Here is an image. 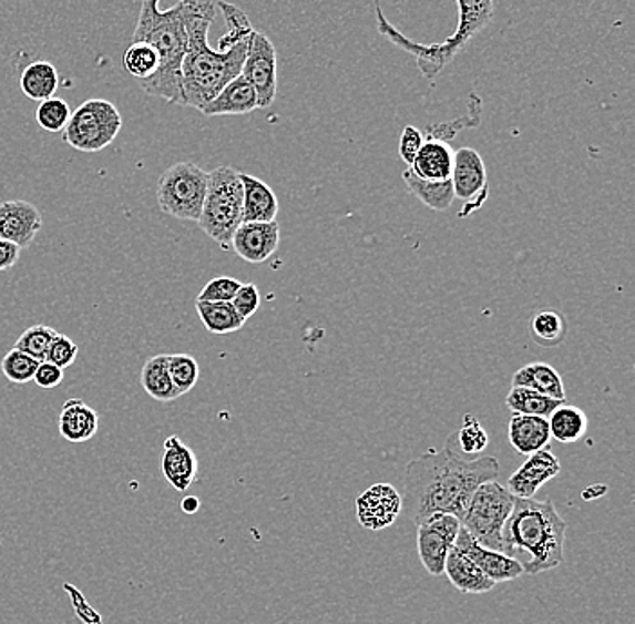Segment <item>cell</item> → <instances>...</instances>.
Returning <instances> with one entry per match:
<instances>
[{
    "label": "cell",
    "instance_id": "16",
    "mask_svg": "<svg viewBox=\"0 0 635 624\" xmlns=\"http://www.w3.org/2000/svg\"><path fill=\"white\" fill-rule=\"evenodd\" d=\"M42 214L28 201H4L0 203V238L16 244L20 249L30 247L42 229Z\"/></svg>",
    "mask_w": 635,
    "mask_h": 624
},
{
    "label": "cell",
    "instance_id": "27",
    "mask_svg": "<svg viewBox=\"0 0 635 624\" xmlns=\"http://www.w3.org/2000/svg\"><path fill=\"white\" fill-rule=\"evenodd\" d=\"M59 71L53 63L45 60H37L30 63L20 74V91L33 102H44L53 98L59 91Z\"/></svg>",
    "mask_w": 635,
    "mask_h": 624
},
{
    "label": "cell",
    "instance_id": "31",
    "mask_svg": "<svg viewBox=\"0 0 635 624\" xmlns=\"http://www.w3.org/2000/svg\"><path fill=\"white\" fill-rule=\"evenodd\" d=\"M562 402L565 401H559V399L543 396V393L534 392L531 388L524 387L511 388V392L505 397V407L510 408L513 413L545 417V419H547Z\"/></svg>",
    "mask_w": 635,
    "mask_h": 624
},
{
    "label": "cell",
    "instance_id": "26",
    "mask_svg": "<svg viewBox=\"0 0 635 624\" xmlns=\"http://www.w3.org/2000/svg\"><path fill=\"white\" fill-rule=\"evenodd\" d=\"M141 385L155 401L171 402L181 397L168 370V354H157L146 359L141 368Z\"/></svg>",
    "mask_w": 635,
    "mask_h": 624
},
{
    "label": "cell",
    "instance_id": "21",
    "mask_svg": "<svg viewBox=\"0 0 635 624\" xmlns=\"http://www.w3.org/2000/svg\"><path fill=\"white\" fill-rule=\"evenodd\" d=\"M243 181V221L244 223H272L277 221L278 197L269 186L258 177L240 174Z\"/></svg>",
    "mask_w": 635,
    "mask_h": 624
},
{
    "label": "cell",
    "instance_id": "23",
    "mask_svg": "<svg viewBox=\"0 0 635 624\" xmlns=\"http://www.w3.org/2000/svg\"><path fill=\"white\" fill-rule=\"evenodd\" d=\"M508 437L520 456H533L536 451L547 448L551 441L549 421L545 417L513 413L508 427Z\"/></svg>",
    "mask_w": 635,
    "mask_h": 624
},
{
    "label": "cell",
    "instance_id": "40",
    "mask_svg": "<svg viewBox=\"0 0 635 624\" xmlns=\"http://www.w3.org/2000/svg\"><path fill=\"white\" fill-rule=\"evenodd\" d=\"M457 444L464 456H479L490 444V437L485 433L481 422L477 421L471 413H465L461 430L457 431Z\"/></svg>",
    "mask_w": 635,
    "mask_h": 624
},
{
    "label": "cell",
    "instance_id": "3",
    "mask_svg": "<svg viewBox=\"0 0 635 624\" xmlns=\"http://www.w3.org/2000/svg\"><path fill=\"white\" fill-rule=\"evenodd\" d=\"M160 4L161 0H141L134 42L151 44L160 54V68L140 85L151 96L181 105V65L188 48L190 0H177L166 10H161Z\"/></svg>",
    "mask_w": 635,
    "mask_h": 624
},
{
    "label": "cell",
    "instance_id": "47",
    "mask_svg": "<svg viewBox=\"0 0 635 624\" xmlns=\"http://www.w3.org/2000/svg\"><path fill=\"white\" fill-rule=\"evenodd\" d=\"M201 508L199 499H195V497H188V499L183 500L181 503V509L186 511V513L192 514Z\"/></svg>",
    "mask_w": 635,
    "mask_h": 624
},
{
    "label": "cell",
    "instance_id": "37",
    "mask_svg": "<svg viewBox=\"0 0 635 624\" xmlns=\"http://www.w3.org/2000/svg\"><path fill=\"white\" fill-rule=\"evenodd\" d=\"M168 370L181 396L188 393L199 381V364L190 354H168Z\"/></svg>",
    "mask_w": 635,
    "mask_h": 624
},
{
    "label": "cell",
    "instance_id": "1",
    "mask_svg": "<svg viewBox=\"0 0 635 624\" xmlns=\"http://www.w3.org/2000/svg\"><path fill=\"white\" fill-rule=\"evenodd\" d=\"M495 457L465 460L447 444L410 460L404 473L403 509L416 525L436 513L462 520L479 485L499 480Z\"/></svg>",
    "mask_w": 635,
    "mask_h": 624
},
{
    "label": "cell",
    "instance_id": "4",
    "mask_svg": "<svg viewBox=\"0 0 635 624\" xmlns=\"http://www.w3.org/2000/svg\"><path fill=\"white\" fill-rule=\"evenodd\" d=\"M567 523L551 500L514 499L502 529V552L516 560L528 552L524 574L554 571L563 563Z\"/></svg>",
    "mask_w": 635,
    "mask_h": 624
},
{
    "label": "cell",
    "instance_id": "12",
    "mask_svg": "<svg viewBox=\"0 0 635 624\" xmlns=\"http://www.w3.org/2000/svg\"><path fill=\"white\" fill-rule=\"evenodd\" d=\"M240 76L246 78V82L257 92L258 109H267L275 102L278 85L277 49L267 34L253 31Z\"/></svg>",
    "mask_w": 635,
    "mask_h": 624
},
{
    "label": "cell",
    "instance_id": "9",
    "mask_svg": "<svg viewBox=\"0 0 635 624\" xmlns=\"http://www.w3.org/2000/svg\"><path fill=\"white\" fill-rule=\"evenodd\" d=\"M513 505V494L500 485L499 480H490L477 488L461 525L482 548L502 552V529Z\"/></svg>",
    "mask_w": 635,
    "mask_h": 624
},
{
    "label": "cell",
    "instance_id": "30",
    "mask_svg": "<svg viewBox=\"0 0 635 624\" xmlns=\"http://www.w3.org/2000/svg\"><path fill=\"white\" fill-rule=\"evenodd\" d=\"M403 181L408 190L433 212H447L455 201L450 180L441 181V183L422 181L419 180L418 175H413L410 168H407L403 172Z\"/></svg>",
    "mask_w": 635,
    "mask_h": 624
},
{
    "label": "cell",
    "instance_id": "18",
    "mask_svg": "<svg viewBox=\"0 0 635 624\" xmlns=\"http://www.w3.org/2000/svg\"><path fill=\"white\" fill-rule=\"evenodd\" d=\"M161 470L166 482L180 491L185 493L199 473V460L195 457L194 451L190 450L185 442L181 441L180 437L171 436L163 444V459H161Z\"/></svg>",
    "mask_w": 635,
    "mask_h": 624
},
{
    "label": "cell",
    "instance_id": "14",
    "mask_svg": "<svg viewBox=\"0 0 635 624\" xmlns=\"http://www.w3.org/2000/svg\"><path fill=\"white\" fill-rule=\"evenodd\" d=\"M453 548L464 554L471 563H475L485 576L495 583L519 580L524 574V565L519 560L508 556L504 552L491 551L482 548L475 538L471 536L464 528L459 529Z\"/></svg>",
    "mask_w": 635,
    "mask_h": 624
},
{
    "label": "cell",
    "instance_id": "8",
    "mask_svg": "<svg viewBox=\"0 0 635 624\" xmlns=\"http://www.w3.org/2000/svg\"><path fill=\"white\" fill-rule=\"evenodd\" d=\"M122 126L123 117L114 103L91 98L71 112L62 140L74 151L98 154L114 143Z\"/></svg>",
    "mask_w": 635,
    "mask_h": 624
},
{
    "label": "cell",
    "instance_id": "28",
    "mask_svg": "<svg viewBox=\"0 0 635 624\" xmlns=\"http://www.w3.org/2000/svg\"><path fill=\"white\" fill-rule=\"evenodd\" d=\"M551 439L563 444H573L582 441L588 430V419L582 408L562 402L556 410L547 417Z\"/></svg>",
    "mask_w": 635,
    "mask_h": 624
},
{
    "label": "cell",
    "instance_id": "5",
    "mask_svg": "<svg viewBox=\"0 0 635 624\" xmlns=\"http://www.w3.org/2000/svg\"><path fill=\"white\" fill-rule=\"evenodd\" d=\"M459 6V22L455 33L439 44H418L404 37L398 28H393L383 16V10L376 0V16H378V31L387 37L393 45L403 49L418 60L422 76L433 80L453 62L475 34L481 33L485 25L493 20V0H455Z\"/></svg>",
    "mask_w": 635,
    "mask_h": 624
},
{
    "label": "cell",
    "instance_id": "19",
    "mask_svg": "<svg viewBox=\"0 0 635 624\" xmlns=\"http://www.w3.org/2000/svg\"><path fill=\"white\" fill-rule=\"evenodd\" d=\"M257 109V92L246 82V78L237 76L212 102L206 103L201 112L204 116H240Z\"/></svg>",
    "mask_w": 635,
    "mask_h": 624
},
{
    "label": "cell",
    "instance_id": "34",
    "mask_svg": "<svg viewBox=\"0 0 635 624\" xmlns=\"http://www.w3.org/2000/svg\"><path fill=\"white\" fill-rule=\"evenodd\" d=\"M531 335L543 347H556L567 335V324L553 309H543L531 318Z\"/></svg>",
    "mask_w": 635,
    "mask_h": 624
},
{
    "label": "cell",
    "instance_id": "44",
    "mask_svg": "<svg viewBox=\"0 0 635 624\" xmlns=\"http://www.w3.org/2000/svg\"><path fill=\"white\" fill-rule=\"evenodd\" d=\"M422 143H424V136H422V132L419 131L418 126H404L403 132H401V140H399V157L408 166L412 165V161L416 160Z\"/></svg>",
    "mask_w": 635,
    "mask_h": 624
},
{
    "label": "cell",
    "instance_id": "36",
    "mask_svg": "<svg viewBox=\"0 0 635 624\" xmlns=\"http://www.w3.org/2000/svg\"><path fill=\"white\" fill-rule=\"evenodd\" d=\"M59 335L57 330L45 325H33L30 329H25L22 335L17 339L16 349L20 352L28 354L37 361H45L48 358V350L51 347L54 336Z\"/></svg>",
    "mask_w": 635,
    "mask_h": 624
},
{
    "label": "cell",
    "instance_id": "33",
    "mask_svg": "<svg viewBox=\"0 0 635 624\" xmlns=\"http://www.w3.org/2000/svg\"><path fill=\"white\" fill-rule=\"evenodd\" d=\"M122 63L126 73L143 82L154 76L160 68V54L155 53V49L146 42H132L123 53Z\"/></svg>",
    "mask_w": 635,
    "mask_h": 624
},
{
    "label": "cell",
    "instance_id": "25",
    "mask_svg": "<svg viewBox=\"0 0 635 624\" xmlns=\"http://www.w3.org/2000/svg\"><path fill=\"white\" fill-rule=\"evenodd\" d=\"M513 387L531 388L534 392L565 401V387L556 368L547 364H529L513 376Z\"/></svg>",
    "mask_w": 635,
    "mask_h": 624
},
{
    "label": "cell",
    "instance_id": "11",
    "mask_svg": "<svg viewBox=\"0 0 635 624\" xmlns=\"http://www.w3.org/2000/svg\"><path fill=\"white\" fill-rule=\"evenodd\" d=\"M461 520L453 514L436 513L418 523V554L432 576L444 574L448 552L453 549Z\"/></svg>",
    "mask_w": 635,
    "mask_h": 624
},
{
    "label": "cell",
    "instance_id": "15",
    "mask_svg": "<svg viewBox=\"0 0 635 624\" xmlns=\"http://www.w3.org/2000/svg\"><path fill=\"white\" fill-rule=\"evenodd\" d=\"M560 471H562V464H560L559 457L554 456L551 446H547L533 456H529L524 464L511 474L505 489L513 494L514 499H534V494L539 493L542 485L547 484L549 480H553L554 477H559Z\"/></svg>",
    "mask_w": 635,
    "mask_h": 624
},
{
    "label": "cell",
    "instance_id": "43",
    "mask_svg": "<svg viewBox=\"0 0 635 624\" xmlns=\"http://www.w3.org/2000/svg\"><path fill=\"white\" fill-rule=\"evenodd\" d=\"M232 305L238 315L243 316L244 320H248L260 307V290L255 284H240L237 293L233 296Z\"/></svg>",
    "mask_w": 635,
    "mask_h": 624
},
{
    "label": "cell",
    "instance_id": "6",
    "mask_svg": "<svg viewBox=\"0 0 635 624\" xmlns=\"http://www.w3.org/2000/svg\"><path fill=\"white\" fill-rule=\"evenodd\" d=\"M244 190L240 172L232 166H218L208 172V194L204 198L199 224L218 246L228 249L243 221Z\"/></svg>",
    "mask_w": 635,
    "mask_h": 624
},
{
    "label": "cell",
    "instance_id": "29",
    "mask_svg": "<svg viewBox=\"0 0 635 624\" xmlns=\"http://www.w3.org/2000/svg\"><path fill=\"white\" fill-rule=\"evenodd\" d=\"M195 309L204 327L212 335H232L243 329L246 324L232 301H195Z\"/></svg>",
    "mask_w": 635,
    "mask_h": 624
},
{
    "label": "cell",
    "instance_id": "17",
    "mask_svg": "<svg viewBox=\"0 0 635 624\" xmlns=\"http://www.w3.org/2000/svg\"><path fill=\"white\" fill-rule=\"evenodd\" d=\"M280 246V224L243 223L233 235L232 247L238 257L249 264H263L272 258Z\"/></svg>",
    "mask_w": 635,
    "mask_h": 624
},
{
    "label": "cell",
    "instance_id": "2",
    "mask_svg": "<svg viewBox=\"0 0 635 624\" xmlns=\"http://www.w3.org/2000/svg\"><path fill=\"white\" fill-rule=\"evenodd\" d=\"M215 13L217 6L212 0H190L188 19H186L188 48L181 65L183 108L201 111L232 82L233 78L243 73L252 37L223 51L209 48L208 33Z\"/></svg>",
    "mask_w": 635,
    "mask_h": 624
},
{
    "label": "cell",
    "instance_id": "13",
    "mask_svg": "<svg viewBox=\"0 0 635 624\" xmlns=\"http://www.w3.org/2000/svg\"><path fill=\"white\" fill-rule=\"evenodd\" d=\"M403 513V497L390 484L370 485L356 500V516L361 528L383 531Z\"/></svg>",
    "mask_w": 635,
    "mask_h": 624
},
{
    "label": "cell",
    "instance_id": "41",
    "mask_svg": "<svg viewBox=\"0 0 635 624\" xmlns=\"http://www.w3.org/2000/svg\"><path fill=\"white\" fill-rule=\"evenodd\" d=\"M240 287V282L232 276H217L209 280L197 296V301H232Z\"/></svg>",
    "mask_w": 635,
    "mask_h": 624
},
{
    "label": "cell",
    "instance_id": "35",
    "mask_svg": "<svg viewBox=\"0 0 635 624\" xmlns=\"http://www.w3.org/2000/svg\"><path fill=\"white\" fill-rule=\"evenodd\" d=\"M217 6L221 8V11H223L224 20H226V24H228V33L218 40L217 49L223 51V49L232 48V45L237 44L240 40L252 37L255 30H253L248 16H246L240 8L229 4V2H224V0H221Z\"/></svg>",
    "mask_w": 635,
    "mask_h": 624
},
{
    "label": "cell",
    "instance_id": "20",
    "mask_svg": "<svg viewBox=\"0 0 635 624\" xmlns=\"http://www.w3.org/2000/svg\"><path fill=\"white\" fill-rule=\"evenodd\" d=\"M453 157H455V151L451 149L450 143L439 140H424L416 160L408 168L413 175H418L419 180L441 183V181H448L451 177Z\"/></svg>",
    "mask_w": 635,
    "mask_h": 624
},
{
    "label": "cell",
    "instance_id": "24",
    "mask_svg": "<svg viewBox=\"0 0 635 624\" xmlns=\"http://www.w3.org/2000/svg\"><path fill=\"white\" fill-rule=\"evenodd\" d=\"M444 574L450 580L451 585L462 594H485L495 589V581L485 576L484 572L471 563L464 554L455 548L448 552L447 563H444Z\"/></svg>",
    "mask_w": 635,
    "mask_h": 624
},
{
    "label": "cell",
    "instance_id": "45",
    "mask_svg": "<svg viewBox=\"0 0 635 624\" xmlns=\"http://www.w3.org/2000/svg\"><path fill=\"white\" fill-rule=\"evenodd\" d=\"M33 381L40 388H45V390L60 387L63 381V368L57 367L51 361H40L39 368L34 372Z\"/></svg>",
    "mask_w": 635,
    "mask_h": 624
},
{
    "label": "cell",
    "instance_id": "10",
    "mask_svg": "<svg viewBox=\"0 0 635 624\" xmlns=\"http://www.w3.org/2000/svg\"><path fill=\"white\" fill-rule=\"evenodd\" d=\"M450 181L455 198L464 203L459 217H468L484 206L485 198L490 195V183L484 160L475 149L462 146L455 152Z\"/></svg>",
    "mask_w": 635,
    "mask_h": 624
},
{
    "label": "cell",
    "instance_id": "38",
    "mask_svg": "<svg viewBox=\"0 0 635 624\" xmlns=\"http://www.w3.org/2000/svg\"><path fill=\"white\" fill-rule=\"evenodd\" d=\"M40 361L31 358L28 354L20 352V350L11 349L6 354L0 364V370L4 374L8 381L16 382V385H25V382L33 381L34 372L39 368Z\"/></svg>",
    "mask_w": 635,
    "mask_h": 624
},
{
    "label": "cell",
    "instance_id": "7",
    "mask_svg": "<svg viewBox=\"0 0 635 624\" xmlns=\"http://www.w3.org/2000/svg\"><path fill=\"white\" fill-rule=\"evenodd\" d=\"M208 194V172L183 161L168 166L157 181V204L161 212L180 221L197 223Z\"/></svg>",
    "mask_w": 635,
    "mask_h": 624
},
{
    "label": "cell",
    "instance_id": "46",
    "mask_svg": "<svg viewBox=\"0 0 635 624\" xmlns=\"http://www.w3.org/2000/svg\"><path fill=\"white\" fill-rule=\"evenodd\" d=\"M20 252H22V249H20L19 246L0 238V272H10V269H13L17 262H19Z\"/></svg>",
    "mask_w": 635,
    "mask_h": 624
},
{
    "label": "cell",
    "instance_id": "22",
    "mask_svg": "<svg viewBox=\"0 0 635 624\" xmlns=\"http://www.w3.org/2000/svg\"><path fill=\"white\" fill-rule=\"evenodd\" d=\"M100 417L82 399L63 402L59 417L60 436L68 442H88L98 433Z\"/></svg>",
    "mask_w": 635,
    "mask_h": 624
},
{
    "label": "cell",
    "instance_id": "39",
    "mask_svg": "<svg viewBox=\"0 0 635 624\" xmlns=\"http://www.w3.org/2000/svg\"><path fill=\"white\" fill-rule=\"evenodd\" d=\"M71 108L62 98H48L44 102L39 103L37 109V123L40 129L48 132H63L71 117Z\"/></svg>",
    "mask_w": 635,
    "mask_h": 624
},
{
    "label": "cell",
    "instance_id": "42",
    "mask_svg": "<svg viewBox=\"0 0 635 624\" xmlns=\"http://www.w3.org/2000/svg\"><path fill=\"white\" fill-rule=\"evenodd\" d=\"M78 352H80V347L74 344L73 339L59 333L51 341L45 361H51V364L65 370L76 361Z\"/></svg>",
    "mask_w": 635,
    "mask_h": 624
},
{
    "label": "cell",
    "instance_id": "32",
    "mask_svg": "<svg viewBox=\"0 0 635 624\" xmlns=\"http://www.w3.org/2000/svg\"><path fill=\"white\" fill-rule=\"evenodd\" d=\"M481 98L477 96V94H471L470 103H468V114H465V116L457 117V120H451V122L447 123L424 126V131H421L422 136H424V140H439L444 141V143H450V141L453 140L459 132L464 131V129L479 126V123H481Z\"/></svg>",
    "mask_w": 635,
    "mask_h": 624
}]
</instances>
